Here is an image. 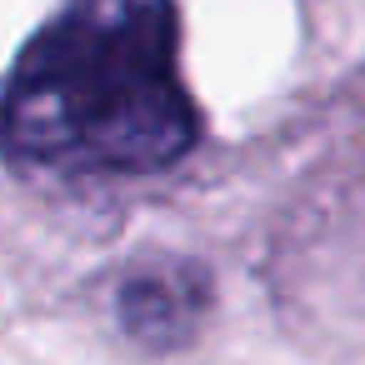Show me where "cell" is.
Instances as JSON below:
<instances>
[{"label":"cell","mask_w":365,"mask_h":365,"mask_svg":"<svg viewBox=\"0 0 365 365\" xmlns=\"http://www.w3.org/2000/svg\"><path fill=\"white\" fill-rule=\"evenodd\" d=\"M170 0H66L0 96V145L26 165L140 175L180 160L200 115L180 81Z\"/></svg>","instance_id":"1"}]
</instances>
